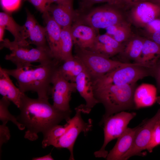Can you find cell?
<instances>
[{
  "label": "cell",
  "instance_id": "obj_1",
  "mask_svg": "<svg viewBox=\"0 0 160 160\" xmlns=\"http://www.w3.org/2000/svg\"><path fill=\"white\" fill-rule=\"evenodd\" d=\"M49 100L33 99L25 94L21 98L20 114L16 118L27 129L24 137L33 141L38 138V134H44L52 127L63 120L71 118L72 112H64L55 108Z\"/></svg>",
  "mask_w": 160,
  "mask_h": 160
},
{
  "label": "cell",
  "instance_id": "obj_2",
  "mask_svg": "<svg viewBox=\"0 0 160 160\" xmlns=\"http://www.w3.org/2000/svg\"><path fill=\"white\" fill-rule=\"evenodd\" d=\"M60 64L56 61L47 64H40L34 69H4L9 76L16 79L18 88L21 92H35L38 98L49 100L53 77Z\"/></svg>",
  "mask_w": 160,
  "mask_h": 160
},
{
  "label": "cell",
  "instance_id": "obj_3",
  "mask_svg": "<svg viewBox=\"0 0 160 160\" xmlns=\"http://www.w3.org/2000/svg\"><path fill=\"white\" fill-rule=\"evenodd\" d=\"M93 85L95 97L105 110L102 121L114 114L135 108L134 95L136 83L123 85L101 84L93 81Z\"/></svg>",
  "mask_w": 160,
  "mask_h": 160
},
{
  "label": "cell",
  "instance_id": "obj_4",
  "mask_svg": "<svg viewBox=\"0 0 160 160\" xmlns=\"http://www.w3.org/2000/svg\"><path fill=\"white\" fill-rule=\"evenodd\" d=\"M1 42V49L5 47L11 51L6 56L5 59L14 63L17 69H24L28 68L33 63L43 65L58 61L54 57L49 47L30 49V47L19 46L7 39Z\"/></svg>",
  "mask_w": 160,
  "mask_h": 160
},
{
  "label": "cell",
  "instance_id": "obj_5",
  "mask_svg": "<svg viewBox=\"0 0 160 160\" xmlns=\"http://www.w3.org/2000/svg\"><path fill=\"white\" fill-rule=\"evenodd\" d=\"M88 10L83 14L76 13L75 23L88 25L96 31L125 21L121 10L108 4Z\"/></svg>",
  "mask_w": 160,
  "mask_h": 160
},
{
  "label": "cell",
  "instance_id": "obj_6",
  "mask_svg": "<svg viewBox=\"0 0 160 160\" xmlns=\"http://www.w3.org/2000/svg\"><path fill=\"white\" fill-rule=\"evenodd\" d=\"M151 68L147 64L131 63L118 68L94 80V82L99 84L115 85L135 83L139 80L152 75Z\"/></svg>",
  "mask_w": 160,
  "mask_h": 160
},
{
  "label": "cell",
  "instance_id": "obj_7",
  "mask_svg": "<svg viewBox=\"0 0 160 160\" xmlns=\"http://www.w3.org/2000/svg\"><path fill=\"white\" fill-rule=\"evenodd\" d=\"M75 52V56L82 62L86 70L93 79H98L118 68L131 63L112 60L76 45Z\"/></svg>",
  "mask_w": 160,
  "mask_h": 160
},
{
  "label": "cell",
  "instance_id": "obj_8",
  "mask_svg": "<svg viewBox=\"0 0 160 160\" xmlns=\"http://www.w3.org/2000/svg\"><path fill=\"white\" fill-rule=\"evenodd\" d=\"M76 113L72 118L66 121L68 127L65 133L62 137L55 140L52 145L57 148H66L68 149L70 155L69 160H74L73 148L75 141L79 134L82 132L86 135L91 130L92 121L89 119L86 122L82 118L80 105L75 108Z\"/></svg>",
  "mask_w": 160,
  "mask_h": 160
},
{
  "label": "cell",
  "instance_id": "obj_9",
  "mask_svg": "<svg viewBox=\"0 0 160 160\" xmlns=\"http://www.w3.org/2000/svg\"><path fill=\"white\" fill-rule=\"evenodd\" d=\"M135 112L124 111L115 113L101 121L104 124V141L101 148L94 153L97 158H106L108 151L105 150L107 144L111 140L118 138L126 129L131 120L136 115Z\"/></svg>",
  "mask_w": 160,
  "mask_h": 160
},
{
  "label": "cell",
  "instance_id": "obj_10",
  "mask_svg": "<svg viewBox=\"0 0 160 160\" xmlns=\"http://www.w3.org/2000/svg\"><path fill=\"white\" fill-rule=\"evenodd\" d=\"M52 84L51 95L54 107L60 111L72 112L69 103L72 93L77 90L75 83L65 79L57 69L53 76Z\"/></svg>",
  "mask_w": 160,
  "mask_h": 160
},
{
  "label": "cell",
  "instance_id": "obj_11",
  "mask_svg": "<svg viewBox=\"0 0 160 160\" xmlns=\"http://www.w3.org/2000/svg\"><path fill=\"white\" fill-rule=\"evenodd\" d=\"M160 121V108L152 118L140 124L131 147L123 156L121 160H126L132 156L142 155L141 152L146 150L153 129Z\"/></svg>",
  "mask_w": 160,
  "mask_h": 160
},
{
  "label": "cell",
  "instance_id": "obj_12",
  "mask_svg": "<svg viewBox=\"0 0 160 160\" xmlns=\"http://www.w3.org/2000/svg\"><path fill=\"white\" fill-rule=\"evenodd\" d=\"M129 14L131 22L138 27H145L160 15V5L146 1L140 2L131 8Z\"/></svg>",
  "mask_w": 160,
  "mask_h": 160
},
{
  "label": "cell",
  "instance_id": "obj_13",
  "mask_svg": "<svg viewBox=\"0 0 160 160\" xmlns=\"http://www.w3.org/2000/svg\"><path fill=\"white\" fill-rule=\"evenodd\" d=\"M75 82L76 90L86 102L85 104L80 105L82 113L88 114L99 103L94 96L93 79L85 70L77 76Z\"/></svg>",
  "mask_w": 160,
  "mask_h": 160
},
{
  "label": "cell",
  "instance_id": "obj_14",
  "mask_svg": "<svg viewBox=\"0 0 160 160\" xmlns=\"http://www.w3.org/2000/svg\"><path fill=\"white\" fill-rule=\"evenodd\" d=\"M73 0H67L56 4H51L47 11L55 21L62 28L71 26L76 13L73 8Z\"/></svg>",
  "mask_w": 160,
  "mask_h": 160
},
{
  "label": "cell",
  "instance_id": "obj_15",
  "mask_svg": "<svg viewBox=\"0 0 160 160\" xmlns=\"http://www.w3.org/2000/svg\"><path fill=\"white\" fill-rule=\"evenodd\" d=\"M71 34L75 45L89 49L95 43L97 35L93 28L75 23L71 27Z\"/></svg>",
  "mask_w": 160,
  "mask_h": 160
},
{
  "label": "cell",
  "instance_id": "obj_16",
  "mask_svg": "<svg viewBox=\"0 0 160 160\" xmlns=\"http://www.w3.org/2000/svg\"><path fill=\"white\" fill-rule=\"evenodd\" d=\"M43 13V17L46 24L44 27L47 41L54 57L60 62L58 54L62 28L55 21L48 11Z\"/></svg>",
  "mask_w": 160,
  "mask_h": 160
},
{
  "label": "cell",
  "instance_id": "obj_17",
  "mask_svg": "<svg viewBox=\"0 0 160 160\" xmlns=\"http://www.w3.org/2000/svg\"><path fill=\"white\" fill-rule=\"evenodd\" d=\"M140 125L134 128H127L117 138L116 144L108 153L106 159L121 160L123 156L131 147L136 133Z\"/></svg>",
  "mask_w": 160,
  "mask_h": 160
},
{
  "label": "cell",
  "instance_id": "obj_18",
  "mask_svg": "<svg viewBox=\"0 0 160 160\" xmlns=\"http://www.w3.org/2000/svg\"><path fill=\"white\" fill-rule=\"evenodd\" d=\"M144 39L137 36H131L122 43L121 51L119 54L120 61L130 63L133 60L135 63H140Z\"/></svg>",
  "mask_w": 160,
  "mask_h": 160
},
{
  "label": "cell",
  "instance_id": "obj_19",
  "mask_svg": "<svg viewBox=\"0 0 160 160\" xmlns=\"http://www.w3.org/2000/svg\"><path fill=\"white\" fill-rule=\"evenodd\" d=\"M0 26L13 35L15 38L13 42L15 43L21 47H29L30 44L27 40V37L24 26L18 24L6 12L0 13Z\"/></svg>",
  "mask_w": 160,
  "mask_h": 160
},
{
  "label": "cell",
  "instance_id": "obj_20",
  "mask_svg": "<svg viewBox=\"0 0 160 160\" xmlns=\"http://www.w3.org/2000/svg\"><path fill=\"white\" fill-rule=\"evenodd\" d=\"M0 93L19 108L23 95L25 94L16 87L9 77V75L0 67Z\"/></svg>",
  "mask_w": 160,
  "mask_h": 160
},
{
  "label": "cell",
  "instance_id": "obj_21",
  "mask_svg": "<svg viewBox=\"0 0 160 160\" xmlns=\"http://www.w3.org/2000/svg\"><path fill=\"white\" fill-rule=\"evenodd\" d=\"M157 89L153 85L143 83L136 88L134 102L136 109L149 107L156 102Z\"/></svg>",
  "mask_w": 160,
  "mask_h": 160
},
{
  "label": "cell",
  "instance_id": "obj_22",
  "mask_svg": "<svg viewBox=\"0 0 160 160\" xmlns=\"http://www.w3.org/2000/svg\"><path fill=\"white\" fill-rule=\"evenodd\" d=\"M62 63L58 70L65 79L70 82H75L77 76L86 70L82 62L75 56Z\"/></svg>",
  "mask_w": 160,
  "mask_h": 160
},
{
  "label": "cell",
  "instance_id": "obj_23",
  "mask_svg": "<svg viewBox=\"0 0 160 160\" xmlns=\"http://www.w3.org/2000/svg\"><path fill=\"white\" fill-rule=\"evenodd\" d=\"M160 58V46L151 39H144L140 63L152 68Z\"/></svg>",
  "mask_w": 160,
  "mask_h": 160
},
{
  "label": "cell",
  "instance_id": "obj_24",
  "mask_svg": "<svg viewBox=\"0 0 160 160\" xmlns=\"http://www.w3.org/2000/svg\"><path fill=\"white\" fill-rule=\"evenodd\" d=\"M71 26L62 28L58 54V60L60 63L74 57L72 54L74 43L71 33Z\"/></svg>",
  "mask_w": 160,
  "mask_h": 160
},
{
  "label": "cell",
  "instance_id": "obj_25",
  "mask_svg": "<svg viewBox=\"0 0 160 160\" xmlns=\"http://www.w3.org/2000/svg\"><path fill=\"white\" fill-rule=\"evenodd\" d=\"M68 127V123L66 122L64 125L57 124L48 129L43 134L42 147L44 148L51 145L54 141L62 137L66 132Z\"/></svg>",
  "mask_w": 160,
  "mask_h": 160
},
{
  "label": "cell",
  "instance_id": "obj_26",
  "mask_svg": "<svg viewBox=\"0 0 160 160\" xmlns=\"http://www.w3.org/2000/svg\"><path fill=\"white\" fill-rule=\"evenodd\" d=\"M28 38L29 39L28 41L29 44H34L36 47H49L46 44L45 27L41 26L38 23L28 34Z\"/></svg>",
  "mask_w": 160,
  "mask_h": 160
},
{
  "label": "cell",
  "instance_id": "obj_27",
  "mask_svg": "<svg viewBox=\"0 0 160 160\" xmlns=\"http://www.w3.org/2000/svg\"><path fill=\"white\" fill-rule=\"evenodd\" d=\"M10 101L5 97L0 100V120L2 123H7L8 121L12 122L21 130H24L25 127L19 122L16 117L12 115L9 112L8 108Z\"/></svg>",
  "mask_w": 160,
  "mask_h": 160
},
{
  "label": "cell",
  "instance_id": "obj_28",
  "mask_svg": "<svg viewBox=\"0 0 160 160\" xmlns=\"http://www.w3.org/2000/svg\"><path fill=\"white\" fill-rule=\"evenodd\" d=\"M88 50L108 58L119 54L120 52V51L109 45L96 41L92 47Z\"/></svg>",
  "mask_w": 160,
  "mask_h": 160
},
{
  "label": "cell",
  "instance_id": "obj_29",
  "mask_svg": "<svg viewBox=\"0 0 160 160\" xmlns=\"http://www.w3.org/2000/svg\"><path fill=\"white\" fill-rule=\"evenodd\" d=\"M131 25L125 21L112 37L118 42L122 44L131 36Z\"/></svg>",
  "mask_w": 160,
  "mask_h": 160
},
{
  "label": "cell",
  "instance_id": "obj_30",
  "mask_svg": "<svg viewBox=\"0 0 160 160\" xmlns=\"http://www.w3.org/2000/svg\"><path fill=\"white\" fill-rule=\"evenodd\" d=\"M160 145V121L156 125L153 130L150 142L146 150L152 152L153 149Z\"/></svg>",
  "mask_w": 160,
  "mask_h": 160
},
{
  "label": "cell",
  "instance_id": "obj_31",
  "mask_svg": "<svg viewBox=\"0 0 160 160\" xmlns=\"http://www.w3.org/2000/svg\"><path fill=\"white\" fill-rule=\"evenodd\" d=\"M95 41L109 45L120 51V52L122 49V44L118 42L113 37L106 33L97 35Z\"/></svg>",
  "mask_w": 160,
  "mask_h": 160
},
{
  "label": "cell",
  "instance_id": "obj_32",
  "mask_svg": "<svg viewBox=\"0 0 160 160\" xmlns=\"http://www.w3.org/2000/svg\"><path fill=\"white\" fill-rule=\"evenodd\" d=\"M147 0H113L110 3L108 4L113 5L121 9H130L137 4Z\"/></svg>",
  "mask_w": 160,
  "mask_h": 160
},
{
  "label": "cell",
  "instance_id": "obj_33",
  "mask_svg": "<svg viewBox=\"0 0 160 160\" xmlns=\"http://www.w3.org/2000/svg\"><path fill=\"white\" fill-rule=\"evenodd\" d=\"M7 123H2L0 125V154L3 144L8 142L10 138V131L7 126Z\"/></svg>",
  "mask_w": 160,
  "mask_h": 160
},
{
  "label": "cell",
  "instance_id": "obj_34",
  "mask_svg": "<svg viewBox=\"0 0 160 160\" xmlns=\"http://www.w3.org/2000/svg\"><path fill=\"white\" fill-rule=\"evenodd\" d=\"M21 0H1L2 7L4 10L9 12L17 9L20 6Z\"/></svg>",
  "mask_w": 160,
  "mask_h": 160
},
{
  "label": "cell",
  "instance_id": "obj_35",
  "mask_svg": "<svg viewBox=\"0 0 160 160\" xmlns=\"http://www.w3.org/2000/svg\"><path fill=\"white\" fill-rule=\"evenodd\" d=\"M113 0H80V8L81 12L90 9L94 4L106 2L111 3Z\"/></svg>",
  "mask_w": 160,
  "mask_h": 160
},
{
  "label": "cell",
  "instance_id": "obj_36",
  "mask_svg": "<svg viewBox=\"0 0 160 160\" xmlns=\"http://www.w3.org/2000/svg\"><path fill=\"white\" fill-rule=\"evenodd\" d=\"M144 28L147 32L150 35L160 30V19H155L148 23Z\"/></svg>",
  "mask_w": 160,
  "mask_h": 160
},
{
  "label": "cell",
  "instance_id": "obj_37",
  "mask_svg": "<svg viewBox=\"0 0 160 160\" xmlns=\"http://www.w3.org/2000/svg\"><path fill=\"white\" fill-rule=\"evenodd\" d=\"M27 11V19L23 26L28 38V34L33 29L37 23L33 16L28 11Z\"/></svg>",
  "mask_w": 160,
  "mask_h": 160
},
{
  "label": "cell",
  "instance_id": "obj_38",
  "mask_svg": "<svg viewBox=\"0 0 160 160\" xmlns=\"http://www.w3.org/2000/svg\"><path fill=\"white\" fill-rule=\"evenodd\" d=\"M38 10L43 13L47 11L49 0H27Z\"/></svg>",
  "mask_w": 160,
  "mask_h": 160
},
{
  "label": "cell",
  "instance_id": "obj_39",
  "mask_svg": "<svg viewBox=\"0 0 160 160\" xmlns=\"http://www.w3.org/2000/svg\"><path fill=\"white\" fill-rule=\"evenodd\" d=\"M151 69L152 75L154 76L158 85L160 86V58Z\"/></svg>",
  "mask_w": 160,
  "mask_h": 160
},
{
  "label": "cell",
  "instance_id": "obj_40",
  "mask_svg": "<svg viewBox=\"0 0 160 160\" xmlns=\"http://www.w3.org/2000/svg\"><path fill=\"white\" fill-rule=\"evenodd\" d=\"M125 21L122 23L112 25L108 27L105 28L106 32V33L112 36L116 33L123 23Z\"/></svg>",
  "mask_w": 160,
  "mask_h": 160
},
{
  "label": "cell",
  "instance_id": "obj_41",
  "mask_svg": "<svg viewBox=\"0 0 160 160\" xmlns=\"http://www.w3.org/2000/svg\"><path fill=\"white\" fill-rule=\"evenodd\" d=\"M150 39L160 46V30L150 35Z\"/></svg>",
  "mask_w": 160,
  "mask_h": 160
},
{
  "label": "cell",
  "instance_id": "obj_42",
  "mask_svg": "<svg viewBox=\"0 0 160 160\" xmlns=\"http://www.w3.org/2000/svg\"><path fill=\"white\" fill-rule=\"evenodd\" d=\"M33 160H53L54 159L51 155V152L45 156L37 157H34L32 158Z\"/></svg>",
  "mask_w": 160,
  "mask_h": 160
},
{
  "label": "cell",
  "instance_id": "obj_43",
  "mask_svg": "<svg viewBox=\"0 0 160 160\" xmlns=\"http://www.w3.org/2000/svg\"><path fill=\"white\" fill-rule=\"evenodd\" d=\"M5 29L2 26H0V41L1 42L4 40L3 36Z\"/></svg>",
  "mask_w": 160,
  "mask_h": 160
},
{
  "label": "cell",
  "instance_id": "obj_44",
  "mask_svg": "<svg viewBox=\"0 0 160 160\" xmlns=\"http://www.w3.org/2000/svg\"><path fill=\"white\" fill-rule=\"evenodd\" d=\"M67 0H49L48 2V7L53 3L58 4L65 1Z\"/></svg>",
  "mask_w": 160,
  "mask_h": 160
},
{
  "label": "cell",
  "instance_id": "obj_45",
  "mask_svg": "<svg viewBox=\"0 0 160 160\" xmlns=\"http://www.w3.org/2000/svg\"><path fill=\"white\" fill-rule=\"evenodd\" d=\"M147 1L160 5V0H147Z\"/></svg>",
  "mask_w": 160,
  "mask_h": 160
},
{
  "label": "cell",
  "instance_id": "obj_46",
  "mask_svg": "<svg viewBox=\"0 0 160 160\" xmlns=\"http://www.w3.org/2000/svg\"><path fill=\"white\" fill-rule=\"evenodd\" d=\"M156 102H157L158 104H160V97H157Z\"/></svg>",
  "mask_w": 160,
  "mask_h": 160
},
{
  "label": "cell",
  "instance_id": "obj_47",
  "mask_svg": "<svg viewBox=\"0 0 160 160\" xmlns=\"http://www.w3.org/2000/svg\"><path fill=\"white\" fill-rule=\"evenodd\" d=\"M159 18H160V16H159Z\"/></svg>",
  "mask_w": 160,
  "mask_h": 160
}]
</instances>
